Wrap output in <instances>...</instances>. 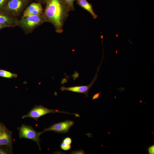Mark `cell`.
<instances>
[{"label": "cell", "mask_w": 154, "mask_h": 154, "mask_svg": "<svg viewBox=\"0 0 154 154\" xmlns=\"http://www.w3.org/2000/svg\"><path fill=\"white\" fill-rule=\"evenodd\" d=\"M46 7L43 14L46 22L51 23L56 31L62 33L64 23L70 11L64 0H44Z\"/></svg>", "instance_id": "1"}, {"label": "cell", "mask_w": 154, "mask_h": 154, "mask_svg": "<svg viewBox=\"0 0 154 154\" xmlns=\"http://www.w3.org/2000/svg\"><path fill=\"white\" fill-rule=\"evenodd\" d=\"M45 22L43 13L39 15H31L21 18L19 19L17 26L20 28L25 34L27 35L32 33L36 28Z\"/></svg>", "instance_id": "2"}, {"label": "cell", "mask_w": 154, "mask_h": 154, "mask_svg": "<svg viewBox=\"0 0 154 154\" xmlns=\"http://www.w3.org/2000/svg\"><path fill=\"white\" fill-rule=\"evenodd\" d=\"M31 2L29 0H8L1 11L13 17L18 18Z\"/></svg>", "instance_id": "3"}, {"label": "cell", "mask_w": 154, "mask_h": 154, "mask_svg": "<svg viewBox=\"0 0 154 154\" xmlns=\"http://www.w3.org/2000/svg\"><path fill=\"white\" fill-rule=\"evenodd\" d=\"M63 113L67 114H74L77 117L79 115L77 114L70 113L67 112L60 111L58 110L48 109L41 105H36L27 114L23 116L22 119L29 117L33 118L36 121L42 116L50 113Z\"/></svg>", "instance_id": "4"}, {"label": "cell", "mask_w": 154, "mask_h": 154, "mask_svg": "<svg viewBox=\"0 0 154 154\" xmlns=\"http://www.w3.org/2000/svg\"><path fill=\"white\" fill-rule=\"evenodd\" d=\"M19 136L20 139L26 138L35 142L41 150L40 137L44 131L37 132L31 126L22 124L19 128Z\"/></svg>", "instance_id": "5"}, {"label": "cell", "mask_w": 154, "mask_h": 154, "mask_svg": "<svg viewBox=\"0 0 154 154\" xmlns=\"http://www.w3.org/2000/svg\"><path fill=\"white\" fill-rule=\"evenodd\" d=\"M99 67L98 68L97 71L93 79L89 85L87 86H77L67 87L63 86L60 87V90L62 91L66 90L83 93L85 95L86 97H87L88 96V93L90 89L92 87L97 78L99 67Z\"/></svg>", "instance_id": "6"}, {"label": "cell", "mask_w": 154, "mask_h": 154, "mask_svg": "<svg viewBox=\"0 0 154 154\" xmlns=\"http://www.w3.org/2000/svg\"><path fill=\"white\" fill-rule=\"evenodd\" d=\"M74 122L72 121L67 120L64 121L54 123L49 127L45 128L44 132L52 131L58 133H65L68 132L74 125Z\"/></svg>", "instance_id": "7"}, {"label": "cell", "mask_w": 154, "mask_h": 154, "mask_svg": "<svg viewBox=\"0 0 154 154\" xmlns=\"http://www.w3.org/2000/svg\"><path fill=\"white\" fill-rule=\"evenodd\" d=\"M19 19L0 10V24L5 25L8 27L14 28L17 26Z\"/></svg>", "instance_id": "8"}, {"label": "cell", "mask_w": 154, "mask_h": 154, "mask_svg": "<svg viewBox=\"0 0 154 154\" xmlns=\"http://www.w3.org/2000/svg\"><path fill=\"white\" fill-rule=\"evenodd\" d=\"M12 142L10 132L5 129L0 133V145H7L11 149Z\"/></svg>", "instance_id": "9"}, {"label": "cell", "mask_w": 154, "mask_h": 154, "mask_svg": "<svg viewBox=\"0 0 154 154\" xmlns=\"http://www.w3.org/2000/svg\"><path fill=\"white\" fill-rule=\"evenodd\" d=\"M76 1L77 4L89 12L94 19H95L97 18L98 16L94 12L91 4L86 0H76Z\"/></svg>", "instance_id": "10"}, {"label": "cell", "mask_w": 154, "mask_h": 154, "mask_svg": "<svg viewBox=\"0 0 154 154\" xmlns=\"http://www.w3.org/2000/svg\"><path fill=\"white\" fill-rule=\"evenodd\" d=\"M41 4L38 2H33L28 5L23 12L21 18L30 16L33 12L37 8L41 5Z\"/></svg>", "instance_id": "11"}, {"label": "cell", "mask_w": 154, "mask_h": 154, "mask_svg": "<svg viewBox=\"0 0 154 154\" xmlns=\"http://www.w3.org/2000/svg\"><path fill=\"white\" fill-rule=\"evenodd\" d=\"M0 76L3 78L11 79L17 78L18 75L15 73H13L6 70L0 69Z\"/></svg>", "instance_id": "12"}, {"label": "cell", "mask_w": 154, "mask_h": 154, "mask_svg": "<svg viewBox=\"0 0 154 154\" xmlns=\"http://www.w3.org/2000/svg\"><path fill=\"white\" fill-rule=\"evenodd\" d=\"M67 5L70 11H74V3L76 0H64Z\"/></svg>", "instance_id": "13"}, {"label": "cell", "mask_w": 154, "mask_h": 154, "mask_svg": "<svg viewBox=\"0 0 154 154\" xmlns=\"http://www.w3.org/2000/svg\"><path fill=\"white\" fill-rule=\"evenodd\" d=\"M60 147L62 150L67 151L71 149V145L70 144L62 142L60 145Z\"/></svg>", "instance_id": "14"}, {"label": "cell", "mask_w": 154, "mask_h": 154, "mask_svg": "<svg viewBox=\"0 0 154 154\" xmlns=\"http://www.w3.org/2000/svg\"><path fill=\"white\" fill-rule=\"evenodd\" d=\"M8 0H0V10H3Z\"/></svg>", "instance_id": "15"}, {"label": "cell", "mask_w": 154, "mask_h": 154, "mask_svg": "<svg viewBox=\"0 0 154 154\" xmlns=\"http://www.w3.org/2000/svg\"><path fill=\"white\" fill-rule=\"evenodd\" d=\"M62 142L71 145L72 143V140L70 137H67L63 139Z\"/></svg>", "instance_id": "16"}, {"label": "cell", "mask_w": 154, "mask_h": 154, "mask_svg": "<svg viewBox=\"0 0 154 154\" xmlns=\"http://www.w3.org/2000/svg\"><path fill=\"white\" fill-rule=\"evenodd\" d=\"M148 152L149 154H153L154 153V145H153L149 147L148 149Z\"/></svg>", "instance_id": "17"}, {"label": "cell", "mask_w": 154, "mask_h": 154, "mask_svg": "<svg viewBox=\"0 0 154 154\" xmlns=\"http://www.w3.org/2000/svg\"><path fill=\"white\" fill-rule=\"evenodd\" d=\"M101 94V92L97 93L94 94L92 98V100H94L99 98L100 95Z\"/></svg>", "instance_id": "18"}, {"label": "cell", "mask_w": 154, "mask_h": 154, "mask_svg": "<svg viewBox=\"0 0 154 154\" xmlns=\"http://www.w3.org/2000/svg\"><path fill=\"white\" fill-rule=\"evenodd\" d=\"M72 154H84V152L83 151L79 150L77 151H73L71 152Z\"/></svg>", "instance_id": "19"}, {"label": "cell", "mask_w": 154, "mask_h": 154, "mask_svg": "<svg viewBox=\"0 0 154 154\" xmlns=\"http://www.w3.org/2000/svg\"><path fill=\"white\" fill-rule=\"evenodd\" d=\"M31 1V2H32L33 1H35L36 2H39L41 4H44V0H29Z\"/></svg>", "instance_id": "20"}, {"label": "cell", "mask_w": 154, "mask_h": 154, "mask_svg": "<svg viewBox=\"0 0 154 154\" xmlns=\"http://www.w3.org/2000/svg\"><path fill=\"white\" fill-rule=\"evenodd\" d=\"M9 153L6 151L0 149V154H6Z\"/></svg>", "instance_id": "21"}, {"label": "cell", "mask_w": 154, "mask_h": 154, "mask_svg": "<svg viewBox=\"0 0 154 154\" xmlns=\"http://www.w3.org/2000/svg\"><path fill=\"white\" fill-rule=\"evenodd\" d=\"M7 27H8L7 26L0 24V30L4 28Z\"/></svg>", "instance_id": "22"}, {"label": "cell", "mask_w": 154, "mask_h": 154, "mask_svg": "<svg viewBox=\"0 0 154 154\" xmlns=\"http://www.w3.org/2000/svg\"><path fill=\"white\" fill-rule=\"evenodd\" d=\"M5 129L0 124V133Z\"/></svg>", "instance_id": "23"}]
</instances>
